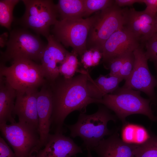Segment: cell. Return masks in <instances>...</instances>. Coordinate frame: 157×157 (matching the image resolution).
Returning <instances> with one entry per match:
<instances>
[{
  "instance_id": "32",
  "label": "cell",
  "mask_w": 157,
  "mask_h": 157,
  "mask_svg": "<svg viewBox=\"0 0 157 157\" xmlns=\"http://www.w3.org/2000/svg\"><path fill=\"white\" fill-rule=\"evenodd\" d=\"M81 56V63L85 69L93 67L91 49L86 50Z\"/></svg>"
},
{
  "instance_id": "9",
  "label": "cell",
  "mask_w": 157,
  "mask_h": 157,
  "mask_svg": "<svg viewBox=\"0 0 157 157\" xmlns=\"http://www.w3.org/2000/svg\"><path fill=\"white\" fill-rule=\"evenodd\" d=\"M0 130L17 157H31L39 144V131L19 122L9 124H0Z\"/></svg>"
},
{
  "instance_id": "3",
  "label": "cell",
  "mask_w": 157,
  "mask_h": 157,
  "mask_svg": "<svg viewBox=\"0 0 157 157\" xmlns=\"http://www.w3.org/2000/svg\"><path fill=\"white\" fill-rule=\"evenodd\" d=\"M151 101L149 99L142 97L139 91L121 87L98 100V104L113 111L125 123L127 116L134 114L143 115L152 120H156L150 106Z\"/></svg>"
},
{
  "instance_id": "14",
  "label": "cell",
  "mask_w": 157,
  "mask_h": 157,
  "mask_svg": "<svg viewBox=\"0 0 157 157\" xmlns=\"http://www.w3.org/2000/svg\"><path fill=\"white\" fill-rule=\"evenodd\" d=\"M46 38L48 43L41 58V65L46 80L52 82L60 75L57 65L63 62L68 51L53 35L50 34Z\"/></svg>"
},
{
  "instance_id": "19",
  "label": "cell",
  "mask_w": 157,
  "mask_h": 157,
  "mask_svg": "<svg viewBox=\"0 0 157 157\" xmlns=\"http://www.w3.org/2000/svg\"><path fill=\"white\" fill-rule=\"evenodd\" d=\"M16 96V91L0 75V124L16 122L12 115Z\"/></svg>"
},
{
  "instance_id": "2",
  "label": "cell",
  "mask_w": 157,
  "mask_h": 157,
  "mask_svg": "<svg viewBox=\"0 0 157 157\" xmlns=\"http://www.w3.org/2000/svg\"><path fill=\"white\" fill-rule=\"evenodd\" d=\"M116 118V115L112 114L106 107L99 105L95 113L88 115L81 113L76 123L65 125L70 130L71 137H80L87 150L91 151L104 136L113 133L108 129L107 124L110 121L115 122Z\"/></svg>"
},
{
  "instance_id": "33",
  "label": "cell",
  "mask_w": 157,
  "mask_h": 157,
  "mask_svg": "<svg viewBox=\"0 0 157 157\" xmlns=\"http://www.w3.org/2000/svg\"><path fill=\"white\" fill-rule=\"evenodd\" d=\"M90 49L92 51L93 66L94 67L99 64L101 59L103 58V54L101 51L97 49Z\"/></svg>"
},
{
  "instance_id": "25",
  "label": "cell",
  "mask_w": 157,
  "mask_h": 157,
  "mask_svg": "<svg viewBox=\"0 0 157 157\" xmlns=\"http://www.w3.org/2000/svg\"><path fill=\"white\" fill-rule=\"evenodd\" d=\"M135 57L133 51L127 54L122 67L117 76L123 80H126L132 74L134 67Z\"/></svg>"
},
{
  "instance_id": "26",
  "label": "cell",
  "mask_w": 157,
  "mask_h": 157,
  "mask_svg": "<svg viewBox=\"0 0 157 157\" xmlns=\"http://www.w3.org/2000/svg\"><path fill=\"white\" fill-rule=\"evenodd\" d=\"M146 55L148 59L157 66V33L146 42Z\"/></svg>"
},
{
  "instance_id": "13",
  "label": "cell",
  "mask_w": 157,
  "mask_h": 157,
  "mask_svg": "<svg viewBox=\"0 0 157 157\" xmlns=\"http://www.w3.org/2000/svg\"><path fill=\"white\" fill-rule=\"evenodd\" d=\"M38 91L37 88L16 91L12 115L14 118L16 116H17L19 122L39 131L37 110Z\"/></svg>"
},
{
  "instance_id": "11",
  "label": "cell",
  "mask_w": 157,
  "mask_h": 157,
  "mask_svg": "<svg viewBox=\"0 0 157 157\" xmlns=\"http://www.w3.org/2000/svg\"><path fill=\"white\" fill-rule=\"evenodd\" d=\"M52 110L51 92L47 81L41 87L38 94L37 110L40 139L39 144L32 153L33 157H37L39 151L47 143L50 131Z\"/></svg>"
},
{
  "instance_id": "29",
  "label": "cell",
  "mask_w": 157,
  "mask_h": 157,
  "mask_svg": "<svg viewBox=\"0 0 157 157\" xmlns=\"http://www.w3.org/2000/svg\"><path fill=\"white\" fill-rule=\"evenodd\" d=\"M150 137L144 128L142 126L136 125L134 143L135 144H142L147 140Z\"/></svg>"
},
{
  "instance_id": "27",
  "label": "cell",
  "mask_w": 157,
  "mask_h": 157,
  "mask_svg": "<svg viewBox=\"0 0 157 157\" xmlns=\"http://www.w3.org/2000/svg\"><path fill=\"white\" fill-rule=\"evenodd\" d=\"M129 52L120 55L113 58L105 65V67L110 70V73L108 74L109 75H118L126 56Z\"/></svg>"
},
{
  "instance_id": "17",
  "label": "cell",
  "mask_w": 157,
  "mask_h": 157,
  "mask_svg": "<svg viewBox=\"0 0 157 157\" xmlns=\"http://www.w3.org/2000/svg\"><path fill=\"white\" fill-rule=\"evenodd\" d=\"M138 145L125 142L115 131L101 140L93 150L98 157H134L135 150Z\"/></svg>"
},
{
  "instance_id": "20",
  "label": "cell",
  "mask_w": 157,
  "mask_h": 157,
  "mask_svg": "<svg viewBox=\"0 0 157 157\" xmlns=\"http://www.w3.org/2000/svg\"><path fill=\"white\" fill-rule=\"evenodd\" d=\"M56 5L60 20L80 19L84 16V0H59Z\"/></svg>"
},
{
  "instance_id": "28",
  "label": "cell",
  "mask_w": 157,
  "mask_h": 157,
  "mask_svg": "<svg viewBox=\"0 0 157 157\" xmlns=\"http://www.w3.org/2000/svg\"><path fill=\"white\" fill-rule=\"evenodd\" d=\"M136 125L127 124L123 128L122 133V140L129 143L134 144Z\"/></svg>"
},
{
  "instance_id": "4",
  "label": "cell",
  "mask_w": 157,
  "mask_h": 157,
  "mask_svg": "<svg viewBox=\"0 0 157 157\" xmlns=\"http://www.w3.org/2000/svg\"><path fill=\"white\" fill-rule=\"evenodd\" d=\"M47 46L39 37L26 28H15L10 32L5 51H1L0 64L19 60L41 61Z\"/></svg>"
},
{
  "instance_id": "6",
  "label": "cell",
  "mask_w": 157,
  "mask_h": 157,
  "mask_svg": "<svg viewBox=\"0 0 157 157\" xmlns=\"http://www.w3.org/2000/svg\"><path fill=\"white\" fill-rule=\"evenodd\" d=\"M96 14L88 35L87 48H97L101 51L106 41L114 33L125 26L127 9H121L114 3Z\"/></svg>"
},
{
  "instance_id": "15",
  "label": "cell",
  "mask_w": 157,
  "mask_h": 157,
  "mask_svg": "<svg viewBox=\"0 0 157 157\" xmlns=\"http://www.w3.org/2000/svg\"><path fill=\"white\" fill-rule=\"evenodd\" d=\"M83 153L70 137L60 133L49 134L43 149L38 151L37 157H72Z\"/></svg>"
},
{
  "instance_id": "39",
  "label": "cell",
  "mask_w": 157,
  "mask_h": 157,
  "mask_svg": "<svg viewBox=\"0 0 157 157\" xmlns=\"http://www.w3.org/2000/svg\"></svg>"
},
{
  "instance_id": "37",
  "label": "cell",
  "mask_w": 157,
  "mask_h": 157,
  "mask_svg": "<svg viewBox=\"0 0 157 157\" xmlns=\"http://www.w3.org/2000/svg\"><path fill=\"white\" fill-rule=\"evenodd\" d=\"M156 33H157V16L156 17Z\"/></svg>"
},
{
  "instance_id": "22",
  "label": "cell",
  "mask_w": 157,
  "mask_h": 157,
  "mask_svg": "<svg viewBox=\"0 0 157 157\" xmlns=\"http://www.w3.org/2000/svg\"><path fill=\"white\" fill-rule=\"evenodd\" d=\"M19 0H1L0 1V24L9 30L11 29L14 19L13 15L14 7Z\"/></svg>"
},
{
  "instance_id": "1",
  "label": "cell",
  "mask_w": 157,
  "mask_h": 157,
  "mask_svg": "<svg viewBox=\"0 0 157 157\" xmlns=\"http://www.w3.org/2000/svg\"><path fill=\"white\" fill-rule=\"evenodd\" d=\"M80 74L69 78L60 75L54 81L49 82L52 102L51 129L54 133H63L64 121L71 113L78 110L85 113L87 107L98 100L91 98L87 88V70L79 69Z\"/></svg>"
},
{
  "instance_id": "7",
  "label": "cell",
  "mask_w": 157,
  "mask_h": 157,
  "mask_svg": "<svg viewBox=\"0 0 157 157\" xmlns=\"http://www.w3.org/2000/svg\"><path fill=\"white\" fill-rule=\"evenodd\" d=\"M25 10L18 20L23 28L32 29L38 35L47 38L50 34V28L58 20L56 7L52 0H22Z\"/></svg>"
},
{
  "instance_id": "10",
  "label": "cell",
  "mask_w": 157,
  "mask_h": 157,
  "mask_svg": "<svg viewBox=\"0 0 157 157\" xmlns=\"http://www.w3.org/2000/svg\"><path fill=\"white\" fill-rule=\"evenodd\" d=\"M135 62L133 71L122 86L142 92L151 100L157 99L155 88L157 86V80L152 75L148 65V60L145 51L140 46L133 51Z\"/></svg>"
},
{
  "instance_id": "24",
  "label": "cell",
  "mask_w": 157,
  "mask_h": 157,
  "mask_svg": "<svg viewBox=\"0 0 157 157\" xmlns=\"http://www.w3.org/2000/svg\"><path fill=\"white\" fill-rule=\"evenodd\" d=\"M84 17H88L96 12L104 10L113 4L114 0H84Z\"/></svg>"
},
{
  "instance_id": "35",
  "label": "cell",
  "mask_w": 157,
  "mask_h": 157,
  "mask_svg": "<svg viewBox=\"0 0 157 157\" xmlns=\"http://www.w3.org/2000/svg\"><path fill=\"white\" fill-rule=\"evenodd\" d=\"M8 36V34L7 32H4L0 35V46L1 48L6 46L9 39Z\"/></svg>"
},
{
  "instance_id": "5",
  "label": "cell",
  "mask_w": 157,
  "mask_h": 157,
  "mask_svg": "<svg viewBox=\"0 0 157 157\" xmlns=\"http://www.w3.org/2000/svg\"><path fill=\"white\" fill-rule=\"evenodd\" d=\"M9 67L0 64V75L16 91L38 88L47 82L41 64L28 60L14 61Z\"/></svg>"
},
{
  "instance_id": "18",
  "label": "cell",
  "mask_w": 157,
  "mask_h": 157,
  "mask_svg": "<svg viewBox=\"0 0 157 157\" xmlns=\"http://www.w3.org/2000/svg\"><path fill=\"white\" fill-rule=\"evenodd\" d=\"M87 88L90 96L99 100L105 95L113 93L119 87L123 80L118 76L100 74L96 79H92L88 74Z\"/></svg>"
},
{
  "instance_id": "21",
  "label": "cell",
  "mask_w": 157,
  "mask_h": 157,
  "mask_svg": "<svg viewBox=\"0 0 157 157\" xmlns=\"http://www.w3.org/2000/svg\"><path fill=\"white\" fill-rule=\"evenodd\" d=\"M78 55L72 51L68 52L64 60L58 66L60 74L66 78H71L78 72L79 63Z\"/></svg>"
},
{
  "instance_id": "8",
  "label": "cell",
  "mask_w": 157,
  "mask_h": 157,
  "mask_svg": "<svg viewBox=\"0 0 157 157\" xmlns=\"http://www.w3.org/2000/svg\"><path fill=\"white\" fill-rule=\"evenodd\" d=\"M96 14L85 19L57 20L51 32L55 38L65 47L72 48L80 56L87 50V43L91 27Z\"/></svg>"
},
{
  "instance_id": "38",
  "label": "cell",
  "mask_w": 157,
  "mask_h": 157,
  "mask_svg": "<svg viewBox=\"0 0 157 157\" xmlns=\"http://www.w3.org/2000/svg\"><path fill=\"white\" fill-rule=\"evenodd\" d=\"M156 70H157V66H156ZM156 79H157V78Z\"/></svg>"
},
{
  "instance_id": "30",
  "label": "cell",
  "mask_w": 157,
  "mask_h": 157,
  "mask_svg": "<svg viewBox=\"0 0 157 157\" xmlns=\"http://www.w3.org/2000/svg\"><path fill=\"white\" fill-rule=\"evenodd\" d=\"M0 157H17L3 138L0 137Z\"/></svg>"
},
{
  "instance_id": "23",
  "label": "cell",
  "mask_w": 157,
  "mask_h": 157,
  "mask_svg": "<svg viewBox=\"0 0 157 157\" xmlns=\"http://www.w3.org/2000/svg\"><path fill=\"white\" fill-rule=\"evenodd\" d=\"M134 157H157V139L150 137L144 143L138 144L135 150Z\"/></svg>"
},
{
  "instance_id": "36",
  "label": "cell",
  "mask_w": 157,
  "mask_h": 157,
  "mask_svg": "<svg viewBox=\"0 0 157 157\" xmlns=\"http://www.w3.org/2000/svg\"><path fill=\"white\" fill-rule=\"evenodd\" d=\"M87 151L88 152L87 157H93L91 154V151L90 150Z\"/></svg>"
},
{
  "instance_id": "31",
  "label": "cell",
  "mask_w": 157,
  "mask_h": 157,
  "mask_svg": "<svg viewBox=\"0 0 157 157\" xmlns=\"http://www.w3.org/2000/svg\"><path fill=\"white\" fill-rule=\"evenodd\" d=\"M146 6L144 11L156 17L157 16V0H142Z\"/></svg>"
},
{
  "instance_id": "34",
  "label": "cell",
  "mask_w": 157,
  "mask_h": 157,
  "mask_svg": "<svg viewBox=\"0 0 157 157\" xmlns=\"http://www.w3.org/2000/svg\"><path fill=\"white\" fill-rule=\"evenodd\" d=\"M115 4L118 7L131 6L136 3H143L142 0H115Z\"/></svg>"
},
{
  "instance_id": "12",
  "label": "cell",
  "mask_w": 157,
  "mask_h": 157,
  "mask_svg": "<svg viewBox=\"0 0 157 157\" xmlns=\"http://www.w3.org/2000/svg\"><path fill=\"white\" fill-rule=\"evenodd\" d=\"M140 46L139 41L125 26L114 33L103 44L102 62L105 65L118 56L133 51Z\"/></svg>"
},
{
  "instance_id": "16",
  "label": "cell",
  "mask_w": 157,
  "mask_h": 157,
  "mask_svg": "<svg viewBox=\"0 0 157 157\" xmlns=\"http://www.w3.org/2000/svg\"><path fill=\"white\" fill-rule=\"evenodd\" d=\"M156 17L144 11L127 9L125 26L140 42H146L156 33Z\"/></svg>"
}]
</instances>
